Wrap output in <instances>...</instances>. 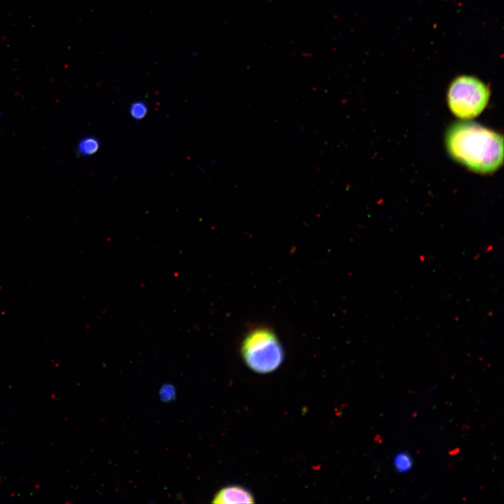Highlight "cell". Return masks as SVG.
<instances>
[{"label":"cell","mask_w":504,"mask_h":504,"mask_svg":"<svg viewBox=\"0 0 504 504\" xmlns=\"http://www.w3.org/2000/svg\"><path fill=\"white\" fill-rule=\"evenodd\" d=\"M174 391L173 387L169 386L163 387L160 392V395L162 399H165L167 400H169L170 398H172L174 396Z\"/></svg>","instance_id":"obj_8"},{"label":"cell","mask_w":504,"mask_h":504,"mask_svg":"<svg viewBox=\"0 0 504 504\" xmlns=\"http://www.w3.org/2000/svg\"><path fill=\"white\" fill-rule=\"evenodd\" d=\"M490 97L488 86L479 78L462 75L450 83L447 102L451 111L462 119L477 116L485 108Z\"/></svg>","instance_id":"obj_3"},{"label":"cell","mask_w":504,"mask_h":504,"mask_svg":"<svg viewBox=\"0 0 504 504\" xmlns=\"http://www.w3.org/2000/svg\"><path fill=\"white\" fill-rule=\"evenodd\" d=\"M241 352L246 365L259 374L276 370L284 358L278 337L267 328H258L249 332L243 340Z\"/></svg>","instance_id":"obj_2"},{"label":"cell","mask_w":504,"mask_h":504,"mask_svg":"<svg viewBox=\"0 0 504 504\" xmlns=\"http://www.w3.org/2000/svg\"><path fill=\"white\" fill-rule=\"evenodd\" d=\"M100 143L94 136H86L83 138L78 144L77 151L84 156H89L94 154L99 149Z\"/></svg>","instance_id":"obj_6"},{"label":"cell","mask_w":504,"mask_h":504,"mask_svg":"<svg viewBox=\"0 0 504 504\" xmlns=\"http://www.w3.org/2000/svg\"><path fill=\"white\" fill-rule=\"evenodd\" d=\"M148 107L143 100L134 101L129 107L130 115L136 120L144 119L148 114Z\"/></svg>","instance_id":"obj_7"},{"label":"cell","mask_w":504,"mask_h":504,"mask_svg":"<svg viewBox=\"0 0 504 504\" xmlns=\"http://www.w3.org/2000/svg\"><path fill=\"white\" fill-rule=\"evenodd\" d=\"M213 503L235 504L254 503V497L245 487L239 485L225 486L217 492L212 500Z\"/></svg>","instance_id":"obj_4"},{"label":"cell","mask_w":504,"mask_h":504,"mask_svg":"<svg viewBox=\"0 0 504 504\" xmlns=\"http://www.w3.org/2000/svg\"><path fill=\"white\" fill-rule=\"evenodd\" d=\"M445 145L455 161L477 173H493L503 163V136L478 123L461 121L451 125Z\"/></svg>","instance_id":"obj_1"},{"label":"cell","mask_w":504,"mask_h":504,"mask_svg":"<svg viewBox=\"0 0 504 504\" xmlns=\"http://www.w3.org/2000/svg\"><path fill=\"white\" fill-rule=\"evenodd\" d=\"M392 463L395 470L400 474L410 472L414 464L412 456L405 451L396 453L393 456Z\"/></svg>","instance_id":"obj_5"}]
</instances>
